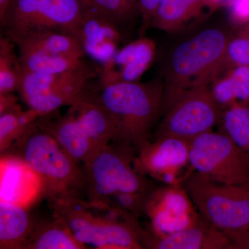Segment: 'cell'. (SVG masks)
<instances>
[{"label":"cell","instance_id":"cell-15","mask_svg":"<svg viewBox=\"0 0 249 249\" xmlns=\"http://www.w3.org/2000/svg\"><path fill=\"white\" fill-rule=\"evenodd\" d=\"M72 114L99 149L117 139V124L112 114L101 103L85 96L71 106Z\"/></svg>","mask_w":249,"mask_h":249},{"label":"cell","instance_id":"cell-8","mask_svg":"<svg viewBox=\"0 0 249 249\" xmlns=\"http://www.w3.org/2000/svg\"><path fill=\"white\" fill-rule=\"evenodd\" d=\"M223 110L211 86L193 90L178 98L163 114L152 140L176 137L191 142L220 124Z\"/></svg>","mask_w":249,"mask_h":249},{"label":"cell","instance_id":"cell-14","mask_svg":"<svg viewBox=\"0 0 249 249\" xmlns=\"http://www.w3.org/2000/svg\"><path fill=\"white\" fill-rule=\"evenodd\" d=\"M95 76V71L84 62L76 70L67 71L61 81L48 93L31 99L26 104L41 116L63 106H73L86 96L87 83Z\"/></svg>","mask_w":249,"mask_h":249},{"label":"cell","instance_id":"cell-7","mask_svg":"<svg viewBox=\"0 0 249 249\" xmlns=\"http://www.w3.org/2000/svg\"><path fill=\"white\" fill-rule=\"evenodd\" d=\"M193 171L224 184L249 182V160L222 130H211L190 142Z\"/></svg>","mask_w":249,"mask_h":249},{"label":"cell","instance_id":"cell-2","mask_svg":"<svg viewBox=\"0 0 249 249\" xmlns=\"http://www.w3.org/2000/svg\"><path fill=\"white\" fill-rule=\"evenodd\" d=\"M53 206L55 217L66 224L85 248L142 249V230L136 222L135 214L82 198L60 201Z\"/></svg>","mask_w":249,"mask_h":249},{"label":"cell","instance_id":"cell-23","mask_svg":"<svg viewBox=\"0 0 249 249\" xmlns=\"http://www.w3.org/2000/svg\"><path fill=\"white\" fill-rule=\"evenodd\" d=\"M50 224L34 225L22 249H86L73 237L69 228L60 218Z\"/></svg>","mask_w":249,"mask_h":249},{"label":"cell","instance_id":"cell-28","mask_svg":"<svg viewBox=\"0 0 249 249\" xmlns=\"http://www.w3.org/2000/svg\"><path fill=\"white\" fill-rule=\"evenodd\" d=\"M155 53L156 45L151 39L142 37L134 41L130 60L119 72L116 82L138 81L153 62Z\"/></svg>","mask_w":249,"mask_h":249},{"label":"cell","instance_id":"cell-30","mask_svg":"<svg viewBox=\"0 0 249 249\" xmlns=\"http://www.w3.org/2000/svg\"><path fill=\"white\" fill-rule=\"evenodd\" d=\"M249 65V20L233 27L220 74L237 66Z\"/></svg>","mask_w":249,"mask_h":249},{"label":"cell","instance_id":"cell-37","mask_svg":"<svg viewBox=\"0 0 249 249\" xmlns=\"http://www.w3.org/2000/svg\"><path fill=\"white\" fill-rule=\"evenodd\" d=\"M86 6H92V2L91 0H80Z\"/></svg>","mask_w":249,"mask_h":249},{"label":"cell","instance_id":"cell-17","mask_svg":"<svg viewBox=\"0 0 249 249\" xmlns=\"http://www.w3.org/2000/svg\"><path fill=\"white\" fill-rule=\"evenodd\" d=\"M18 48L34 49L45 53L83 58L85 55L79 39L54 28L29 31L12 40Z\"/></svg>","mask_w":249,"mask_h":249},{"label":"cell","instance_id":"cell-25","mask_svg":"<svg viewBox=\"0 0 249 249\" xmlns=\"http://www.w3.org/2000/svg\"><path fill=\"white\" fill-rule=\"evenodd\" d=\"M18 49L22 69L27 71L62 73L76 70L84 63L83 58L45 53L31 49Z\"/></svg>","mask_w":249,"mask_h":249},{"label":"cell","instance_id":"cell-12","mask_svg":"<svg viewBox=\"0 0 249 249\" xmlns=\"http://www.w3.org/2000/svg\"><path fill=\"white\" fill-rule=\"evenodd\" d=\"M142 248L153 249H235L224 232L202 217L194 226L167 235L142 231Z\"/></svg>","mask_w":249,"mask_h":249},{"label":"cell","instance_id":"cell-16","mask_svg":"<svg viewBox=\"0 0 249 249\" xmlns=\"http://www.w3.org/2000/svg\"><path fill=\"white\" fill-rule=\"evenodd\" d=\"M42 127L55 137L60 146L77 163H86L101 150L70 110L67 116Z\"/></svg>","mask_w":249,"mask_h":249},{"label":"cell","instance_id":"cell-33","mask_svg":"<svg viewBox=\"0 0 249 249\" xmlns=\"http://www.w3.org/2000/svg\"><path fill=\"white\" fill-rule=\"evenodd\" d=\"M161 0H138L139 14L142 17L141 32L143 34L150 27L152 17Z\"/></svg>","mask_w":249,"mask_h":249},{"label":"cell","instance_id":"cell-1","mask_svg":"<svg viewBox=\"0 0 249 249\" xmlns=\"http://www.w3.org/2000/svg\"><path fill=\"white\" fill-rule=\"evenodd\" d=\"M233 27L212 24L193 31L178 42L165 57L162 115L186 93L211 86L219 76Z\"/></svg>","mask_w":249,"mask_h":249},{"label":"cell","instance_id":"cell-4","mask_svg":"<svg viewBox=\"0 0 249 249\" xmlns=\"http://www.w3.org/2000/svg\"><path fill=\"white\" fill-rule=\"evenodd\" d=\"M9 153L22 159L40 178L43 196L53 205L81 198L86 192V176L74 160L60 146L55 137L43 127L34 125L10 149Z\"/></svg>","mask_w":249,"mask_h":249},{"label":"cell","instance_id":"cell-36","mask_svg":"<svg viewBox=\"0 0 249 249\" xmlns=\"http://www.w3.org/2000/svg\"><path fill=\"white\" fill-rule=\"evenodd\" d=\"M11 0H0V19L4 17Z\"/></svg>","mask_w":249,"mask_h":249},{"label":"cell","instance_id":"cell-13","mask_svg":"<svg viewBox=\"0 0 249 249\" xmlns=\"http://www.w3.org/2000/svg\"><path fill=\"white\" fill-rule=\"evenodd\" d=\"M78 39L85 53L103 65L118 52L121 35L116 23L91 6L85 11Z\"/></svg>","mask_w":249,"mask_h":249},{"label":"cell","instance_id":"cell-27","mask_svg":"<svg viewBox=\"0 0 249 249\" xmlns=\"http://www.w3.org/2000/svg\"><path fill=\"white\" fill-rule=\"evenodd\" d=\"M23 71L19 55L15 52L14 42L1 36L0 40V94L18 91Z\"/></svg>","mask_w":249,"mask_h":249},{"label":"cell","instance_id":"cell-18","mask_svg":"<svg viewBox=\"0 0 249 249\" xmlns=\"http://www.w3.org/2000/svg\"><path fill=\"white\" fill-rule=\"evenodd\" d=\"M27 209L0 201V248L22 249L34 227Z\"/></svg>","mask_w":249,"mask_h":249},{"label":"cell","instance_id":"cell-20","mask_svg":"<svg viewBox=\"0 0 249 249\" xmlns=\"http://www.w3.org/2000/svg\"><path fill=\"white\" fill-rule=\"evenodd\" d=\"M211 89L223 109L237 103H249V65L224 71L211 83Z\"/></svg>","mask_w":249,"mask_h":249},{"label":"cell","instance_id":"cell-24","mask_svg":"<svg viewBox=\"0 0 249 249\" xmlns=\"http://www.w3.org/2000/svg\"><path fill=\"white\" fill-rule=\"evenodd\" d=\"M40 114L31 109L23 111L19 105L0 114V149L3 153L34 125Z\"/></svg>","mask_w":249,"mask_h":249},{"label":"cell","instance_id":"cell-19","mask_svg":"<svg viewBox=\"0 0 249 249\" xmlns=\"http://www.w3.org/2000/svg\"><path fill=\"white\" fill-rule=\"evenodd\" d=\"M0 20L11 40L35 29L54 28L40 12L36 0H11Z\"/></svg>","mask_w":249,"mask_h":249},{"label":"cell","instance_id":"cell-35","mask_svg":"<svg viewBox=\"0 0 249 249\" xmlns=\"http://www.w3.org/2000/svg\"><path fill=\"white\" fill-rule=\"evenodd\" d=\"M206 5H207L208 9L213 12L214 10L220 7L222 5L229 2V0H206Z\"/></svg>","mask_w":249,"mask_h":249},{"label":"cell","instance_id":"cell-32","mask_svg":"<svg viewBox=\"0 0 249 249\" xmlns=\"http://www.w3.org/2000/svg\"><path fill=\"white\" fill-rule=\"evenodd\" d=\"M227 6L232 27L249 20V0H229Z\"/></svg>","mask_w":249,"mask_h":249},{"label":"cell","instance_id":"cell-31","mask_svg":"<svg viewBox=\"0 0 249 249\" xmlns=\"http://www.w3.org/2000/svg\"><path fill=\"white\" fill-rule=\"evenodd\" d=\"M92 6L117 24L139 12L138 0H91Z\"/></svg>","mask_w":249,"mask_h":249},{"label":"cell","instance_id":"cell-21","mask_svg":"<svg viewBox=\"0 0 249 249\" xmlns=\"http://www.w3.org/2000/svg\"><path fill=\"white\" fill-rule=\"evenodd\" d=\"M44 17L54 28L78 38L87 8L80 0H36Z\"/></svg>","mask_w":249,"mask_h":249},{"label":"cell","instance_id":"cell-29","mask_svg":"<svg viewBox=\"0 0 249 249\" xmlns=\"http://www.w3.org/2000/svg\"><path fill=\"white\" fill-rule=\"evenodd\" d=\"M45 73L23 70L18 91L27 103L34 98L45 95L61 81L65 73Z\"/></svg>","mask_w":249,"mask_h":249},{"label":"cell","instance_id":"cell-38","mask_svg":"<svg viewBox=\"0 0 249 249\" xmlns=\"http://www.w3.org/2000/svg\"><path fill=\"white\" fill-rule=\"evenodd\" d=\"M248 249H249V240Z\"/></svg>","mask_w":249,"mask_h":249},{"label":"cell","instance_id":"cell-22","mask_svg":"<svg viewBox=\"0 0 249 249\" xmlns=\"http://www.w3.org/2000/svg\"><path fill=\"white\" fill-rule=\"evenodd\" d=\"M202 10L191 0H161L149 28L168 33L181 31L193 18L198 17Z\"/></svg>","mask_w":249,"mask_h":249},{"label":"cell","instance_id":"cell-6","mask_svg":"<svg viewBox=\"0 0 249 249\" xmlns=\"http://www.w3.org/2000/svg\"><path fill=\"white\" fill-rule=\"evenodd\" d=\"M136 152L128 145L112 142L84 163L89 201L107 204L111 197L121 193L153 191L151 182L134 167Z\"/></svg>","mask_w":249,"mask_h":249},{"label":"cell","instance_id":"cell-5","mask_svg":"<svg viewBox=\"0 0 249 249\" xmlns=\"http://www.w3.org/2000/svg\"><path fill=\"white\" fill-rule=\"evenodd\" d=\"M182 186L201 217L224 232L235 249H248L249 182L224 184L193 171Z\"/></svg>","mask_w":249,"mask_h":249},{"label":"cell","instance_id":"cell-9","mask_svg":"<svg viewBox=\"0 0 249 249\" xmlns=\"http://www.w3.org/2000/svg\"><path fill=\"white\" fill-rule=\"evenodd\" d=\"M134 164L144 176L151 177L165 185H182L193 171L186 170L191 168L190 142L176 137L150 141L137 151Z\"/></svg>","mask_w":249,"mask_h":249},{"label":"cell","instance_id":"cell-11","mask_svg":"<svg viewBox=\"0 0 249 249\" xmlns=\"http://www.w3.org/2000/svg\"><path fill=\"white\" fill-rule=\"evenodd\" d=\"M0 175V201L27 209L43 196L40 178L17 156L1 157Z\"/></svg>","mask_w":249,"mask_h":249},{"label":"cell","instance_id":"cell-34","mask_svg":"<svg viewBox=\"0 0 249 249\" xmlns=\"http://www.w3.org/2000/svg\"><path fill=\"white\" fill-rule=\"evenodd\" d=\"M18 99L14 93L0 94V114L9 110L18 104Z\"/></svg>","mask_w":249,"mask_h":249},{"label":"cell","instance_id":"cell-10","mask_svg":"<svg viewBox=\"0 0 249 249\" xmlns=\"http://www.w3.org/2000/svg\"><path fill=\"white\" fill-rule=\"evenodd\" d=\"M145 213L152 233L167 235L194 226L201 216L182 185H165L149 195Z\"/></svg>","mask_w":249,"mask_h":249},{"label":"cell","instance_id":"cell-3","mask_svg":"<svg viewBox=\"0 0 249 249\" xmlns=\"http://www.w3.org/2000/svg\"><path fill=\"white\" fill-rule=\"evenodd\" d=\"M97 102L115 119L116 142L138 151L152 137V129L162 115L163 83L161 79L147 83L116 82L102 85Z\"/></svg>","mask_w":249,"mask_h":249},{"label":"cell","instance_id":"cell-26","mask_svg":"<svg viewBox=\"0 0 249 249\" xmlns=\"http://www.w3.org/2000/svg\"><path fill=\"white\" fill-rule=\"evenodd\" d=\"M220 130L227 134L249 160V103H237L223 110Z\"/></svg>","mask_w":249,"mask_h":249}]
</instances>
